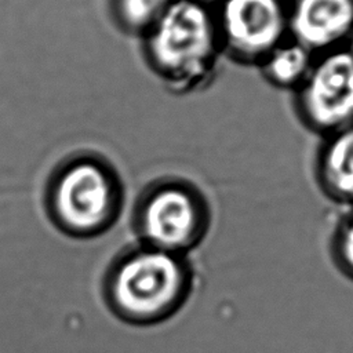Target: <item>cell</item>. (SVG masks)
I'll return each mask as SVG.
<instances>
[{"label": "cell", "instance_id": "2", "mask_svg": "<svg viewBox=\"0 0 353 353\" xmlns=\"http://www.w3.org/2000/svg\"><path fill=\"white\" fill-rule=\"evenodd\" d=\"M44 204L62 230L79 236L95 234L117 219L124 204V183L103 156L72 153L48 175Z\"/></svg>", "mask_w": 353, "mask_h": 353}, {"label": "cell", "instance_id": "1", "mask_svg": "<svg viewBox=\"0 0 353 353\" xmlns=\"http://www.w3.org/2000/svg\"><path fill=\"white\" fill-rule=\"evenodd\" d=\"M139 41L148 69L175 95L207 88L225 58L214 0H176Z\"/></svg>", "mask_w": 353, "mask_h": 353}, {"label": "cell", "instance_id": "10", "mask_svg": "<svg viewBox=\"0 0 353 353\" xmlns=\"http://www.w3.org/2000/svg\"><path fill=\"white\" fill-rule=\"evenodd\" d=\"M176 0H108L114 26L124 34L141 39Z\"/></svg>", "mask_w": 353, "mask_h": 353}, {"label": "cell", "instance_id": "4", "mask_svg": "<svg viewBox=\"0 0 353 353\" xmlns=\"http://www.w3.org/2000/svg\"><path fill=\"white\" fill-rule=\"evenodd\" d=\"M291 105L298 123L317 138L352 125L353 46L316 55Z\"/></svg>", "mask_w": 353, "mask_h": 353}, {"label": "cell", "instance_id": "5", "mask_svg": "<svg viewBox=\"0 0 353 353\" xmlns=\"http://www.w3.org/2000/svg\"><path fill=\"white\" fill-rule=\"evenodd\" d=\"M185 272L176 254L146 245L117 266L112 296L131 317L152 319L171 309L181 298Z\"/></svg>", "mask_w": 353, "mask_h": 353}, {"label": "cell", "instance_id": "8", "mask_svg": "<svg viewBox=\"0 0 353 353\" xmlns=\"http://www.w3.org/2000/svg\"><path fill=\"white\" fill-rule=\"evenodd\" d=\"M312 176L323 197L346 210L353 208V124L319 138Z\"/></svg>", "mask_w": 353, "mask_h": 353}, {"label": "cell", "instance_id": "7", "mask_svg": "<svg viewBox=\"0 0 353 353\" xmlns=\"http://www.w3.org/2000/svg\"><path fill=\"white\" fill-rule=\"evenodd\" d=\"M288 28L314 55L353 46V0H288Z\"/></svg>", "mask_w": 353, "mask_h": 353}, {"label": "cell", "instance_id": "6", "mask_svg": "<svg viewBox=\"0 0 353 353\" xmlns=\"http://www.w3.org/2000/svg\"><path fill=\"white\" fill-rule=\"evenodd\" d=\"M225 58L256 68L290 37L288 0H214Z\"/></svg>", "mask_w": 353, "mask_h": 353}, {"label": "cell", "instance_id": "3", "mask_svg": "<svg viewBox=\"0 0 353 353\" xmlns=\"http://www.w3.org/2000/svg\"><path fill=\"white\" fill-rule=\"evenodd\" d=\"M134 221L146 245L178 254L203 236L210 207L190 181L163 176L143 188L134 208Z\"/></svg>", "mask_w": 353, "mask_h": 353}, {"label": "cell", "instance_id": "11", "mask_svg": "<svg viewBox=\"0 0 353 353\" xmlns=\"http://www.w3.org/2000/svg\"><path fill=\"white\" fill-rule=\"evenodd\" d=\"M330 254L336 269L353 280V208L336 221L330 239Z\"/></svg>", "mask_w": 353, "mask_h": 353}, {"label": "cell", "instance_id": "9", "mask_svg": "<svg viewBox=\"0 0 353 353\" xmlns=\"http://www.w3.org/2000/svg\"><path fill=\"white\" fill-rule=\"evenodd\" d=\"M314 57L306 47L288 37L273 48L256 69L270 87L292 94L310 72Z\"/></svg>", "mask_w": 353, "mask_h": 353}]
</instances>
